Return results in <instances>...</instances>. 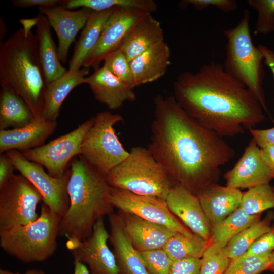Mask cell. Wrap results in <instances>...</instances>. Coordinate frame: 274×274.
<instances>
[{
	"label": "cell",
	"instance_id": "obj_34",
	"mask_svg": "<svg viewBox=\"0 0 274 274\" xmlns=\"http://www.w3.org/2000/svg\"><path fill=\"white\" fill-rule=\"evenodd\" d=\"M274 256V251L265 253L242 255L231 260L224 274H260L267 270Z\"/></svg>",
	"mask_w": 274,
	"mask_h": 274
},
{
	"label": "cell",
	"instance_id": "obj_48",
	"mask_svg": "<svg viewBox=\"0 0 274 274\" xmlns=\"http://www.w3.org/2000/svg\"><path fill=\"white\" fill-rule=\"evenodd\" d=\"M74 274H90L86 265L81 262L74 261Z\"/></svg>",
	"mask_w": 274,
	"mask_h": 274
},
{
	"label": "cell",
	"instance_id": "obj_18",
	"mask_svg": "<svg viewBox=\"0 0 274 274\" xmlns=\"http://www.w3.org/2000/svg\"><path fill=\"white\" fill-rule=\"evenodd\" d=\"M57 124L39 117L22 127L0 130L1 154L13 150L23 153L44 145Z\"/></svg>",
	"mask_w": 274,
	"mask_h": 274
},
{
	"label": "cell",
	"instance_id": "obj_28",
	"mask_svg": "<svg viewBox=\"0 0 274 274\" xmlns=\"http://www.w3.org/2000/svg\"><path fill=\"white\" fill-rule=\"evenodd\" d=\"M35 118L29 107L20 96L6 88H1L0 130L22 127Z\"/></svg>",
	"mask_w": 274,
	"mask_h": 274
},
{
	"label": "cell",
	"instance_id": "obj_19",
	"mask_svg": "<svg viewBox=\"0 0 274 274\" xmlns=\"http://www.w3.org/2000/svg\"><path fill=\"white\" fill-rule=\"evenodd\" d=\"M96 100L110 110L121 108L126 102L136 99L134 89L127 86L102 65L85 78Z\"/></svg>",
	"mask_w": 274,
	"mask_h": 274
},
{
	"label": "cell",
	"instance_id": "obj_29",
	"mask_svg": "<svg viewBox=\"0 0 274 274\" xmlns=\"http://www.w3.org/2000/svg\"><path fill=\"white\" fill-rule=\"evenodd\" d=\"M273 220L274 212L268 211L263 219L255 222L231 239L226 246L229 258L233 260L244 254L256 241L269 230Z\"/></svg>",
	"mask_w": 274,
	"mask_h": 274
},
{
	"label": "cell",
	"instance_id": "obj_22",
	"mask_svg": "<svg viewBox=\"0 0 274 274\" xmlns=\"http://www.w3.org/2000/svg\"><path fill=\"white\" fill-rule=\"evenodd\" d=\"M126 233L139 252L163 249L174 232L165 226L120 212Z\"/></svg>",
	"mask_w": 274,
	"mask_h": 274
},
{
	"label": "cell",
	"instance_id": "obj_14",
	"mask_svg": "<svg viewBox=\"0 0 274 274\" xmlns=\"http://www.w3.org/2000/svg\"><path fill=\"white\" fill-rule=\"evenodd\" d=\"M148 13L136 9L113 8L96 45L86 58L83 67H99L110 54L119 48L130 29Z\"/></svg>",
	"mask_w": 274,
	"mask_h": 274
},
{
	"label": "cell",
	"instance_id": "obj_27",
	"mask_svg": "<svg viewBox=\"0 0 274 274\" xmlns=\"http://www.w3.org/2000/svg\"><path fill=\"white\" fill-rule=\"evenodd\" d=\"M113 9L92 11L76 43L68 70H77L83 67L86 58L96 45L105 24Z\"/></svg>",
	"mask_w": 274,
	"mask_h": 274
},
{
	"label": "cell",
	"instance_id": "obj_36",
	"mask_svg": "<svg viewBox=\"0 0 274 274\" xmlns=\"http://www.w3.org/2000/svg\"><path fill=\"white\" fill-rule=\"evenodd\" d=\"M248 5L257 12L254 36L274 32V0H248Z\"/></svg>",
	"mask_w": 274,
	"mask_h": 274
},
{
	"label": "cell",
	"instance_id": "obj_21",
	"mask_svg": "<svg viewBox=\"0 0 274 274\" xmlns=\"http://www.w3.org/2000/svg\"><path fill=\"white\" fill-rule=\"evenodd\" d=\"M110 242L113 247L119 274H149L139 251L128 237L120 214L109 215Z\"/></svg>",
	"mask_w": 274,
	"mask_h": 274
},
{
	"label": "cell",
	"instance_id": "obj_50",
	"mask_svg": "<svg viewBox=\"0 0 274 274\" xmlns=\"http://www.w3.org/2000/svg\"><path fill=\"white\" fill-rule=\"evenodd\" d=\"M267 270L274 272V256H273V260L271 264H270L269 266L268 267Z\"/></svg>",
	"mask_w": 274,
	"mask_h": 274
},
{
	"label": "cell",
	"instance_id": "obj_47",
	"mask_svg": "<svg viewBox=\"0 0 274 274\" xmlns=\"http://www.w3.org/2000/svg\"><path fill=\"white\" fill-rule=\"evenodd\" d=\"M20 23L23 26L22 28L26 33L31 31V29L37 24L38 18L37 17L30 19H21L19 20Z\"/></svg>",
	"mask_w": 274,
	"mask_h": 274
},
{
	"label": "cell",
	"instance_id": "obj_3",
	"mask_svg": "<svg viewBox=\"0 0 274 274\" xmlns=\"http://www.w3.org/2000/svg\"><path fill=\"white\" fill-rule=\"evenodd\" d=\"M70 169V206L61 218L59 235L84 240L91 235L98 219L113 213L114 207L109 200L111 186L106 176L80 156L73 160Z\"/></svg>",
	"mask_w": 274,
	"mask_h": 274
},
{
	"label": "cell",
	"instance_id": "obj_45",
	"mask_svg": "<svg viewBox=\"0 0 274 274\" xmlns=\"http://www.w3.org/2000/svg\"><path fill=\"white\" fill-rule=\"evenodd\" d=\"M262 158L267 165L271 177L274 179V145L261 148Z\"/></svg>",
	"mask_w": 274,
	"mask_h": 274
},
{
	"label": "cell",
	"instance_id": "obj_26",
	"mask_svg": "<svg viewBox=\"0 0 274 274\" xmlns=\"http://www.w3.org/2000/svg\"><path fill=\"white\" fill-rule=\"evenodd\" d=\"M37 17L35 35L38 56L46 83L48 84L61 77L67 70L61 64L47 18L40 12Z\"/></svg>",
	"mask_w": 274,
	"mask_h": 274
},
{
	"label": "cell",
	"instance_id": "obj_32",
	"mask_svg": "<svg viewBox=\"0 0 274 274\" xmlns=\"http://www.w3.org/2000/svg\"><path fill=\"white\" fill-rule=\"evenodd\" d=\"M60 5L69 10L80 7L93 11H102L120 7L139 9L150 13L155 12L158 7L153 0H66L62 1Z\"/></svg>",
	"mask_w": 274,
	"mask_h": 274
},
{
	"label": "cell",
	"instance_id": "obj_2",
	"mask_svg": "<svg viewBox=\"0 0 274 274\" xmlns=\"http://www.w3.org/2000/svg\"><path fill=\"white\" fill-rule=\"evenodd\" d=\"M173 96L191 118L222 138L243 134L265 119L255 96L219 63L180 73Z\"/></svg>",
	"mask_w": 274,
	"mask_h": 274
},
{
	"label": "cell",
	"instance_id": "obj_24",
	"mask_svg": "<svg viewBox=\"0 0 274 274\" xmlns=\"http://www.w3.org/2000/svg\"><path fill=\"white\" fill-rule=\"evenodd\" d=\"M89 68L68 70L61 77L46 84L43 98L41 117L56 121L62 104L70 93L79 85L84 84Z\"/></svg>",
	"mask_w": 274,
	"mask_h": 274
},
{
	"label": "cell",
	"instance_id": "obj_35",
	"mask_svg": "<svg viewBox=\"0 0 274 274\" xmlns=\"http://www.w3.org/2000/svg\"><path fill=\"white\" fill-rule=\"evenodd\" d=\"M226 246L210 242L201 258L200 274H224L231 261Z\"/></svg>",
	"mask_w": 274,
	"mask_h": 274
},
{
	"label": "cell",
	"instance_id": "obj_11",
	"mask_svg": "<svg viewBox=\"0 0 274 274\" xmlns=\"http://www.w3.org/2000/svg\"><path fill=\"white\" fill-rule=\"evenodd\" d=\"M109 200L120 212L136 215L148 221L166 227L171 231L192 236V232L169 210L165 200L136 194L111 187Z\"/></svg>",
	"mask_w": 274,
	"mask_h": 274
},
{
	"label": "cell",
	"instance_id": "obj_39",
	"mask_svg": "<svg viewBox=\"0 0 274 274\" xmlns=\"http://www.w3.org/2000/svg\"><path fill=\"white\" fill-rule=\"evenodd\" d=\"M189 5H192L198 10L213 7L224 12L234 11L238 8L237 3L235 0H184L179 3L182 8H185Z\"/></svg>",
	"mask_w": 274,
	"mask_h": 274
},
{
	"label": "cell",
	"instance_id": "obj_44",
	"mask_svg": "<svg viewBox=\"0 0 274 274\" xmlns=\"http://www.w3.org/2000/svg\"><path fill=\"white\" fill-rule=\"evenodd\" d=\"M59 0H13L12 4L19 8H27L32 7L38 8H50L61 4Z\"/></svg>",
	"mask_w": 274,
	"mask_h": 274
},
{
	"label": "cell",
	"instance_id": "obj_12",
	"mask_svg": "<svg viewBox=\"0 0 274 274\" xmlns=\"http://www.w3.org/2000/svg\"><path fill=\"white\" fill-rule=\"evenodd\" d=\"M16 170L25 177L41 194L43 203L61 217L70 206L67 185L71 175L67 169L61 177L54 178L41 165L27 160L22 153L13 150L6 152Z\"/></svg>",
	"mask_w": 274,
	"mask_h": 274
},
{
	"label": "cell",
	"instance_id": "obj_37",
	"mask_svg": "<svg viewBox=\"0 0 274 274\" xmlns=\"http://www.w3.org/2000/svg\"><path fill=\"white\" fill-rule=\"evenodd\" d=\"M102 65L127 86L134 89L135 87L130 62L120 49L110 54L104 60Z\"/></svg>",
	"mask_w": 274,
	"mask_h": 274
},
{
	"label": "cell",
	"instance_id": "obj_40",
	"mask_svg": "<svg viewBox=\"0 0 274 274\" xmlns=\"http://www.w3.org/2000/svg\"><path fill=\"white\" fill-rule=\"evenodd\" d=\"M274 251V223L243 255H257Z\"/></svg>",
	"mask_w": 274,
	"mask_h": 274
},
{
	"label": "cell",
	"instance_id": "obj_6",
	"mask_svg": "<svg viewBox=\"0 0 274 274\" xmlns=\"http://www.w3.org/2000/svg\"><path fill=\"white\" fill-rule=\"evenodd\" d=\"M106 178L111 187L164 200L176 183L148 149L142 146L132 148Z\"/></svg>",
	"mask_w": 274,
	"mask_h": 274
},
{
	"label": "cell",
	"instance_id": "obj_30",
	"mask_svg": "<svg viewBox=\"0 0 274 274\" xmlns=\"http://www.w3.org/2000/svg\"><path fill=\"white\" fill-rule=\"evenodd\" d=\"M261 216L249 215L239 207L212 230L210 242L226 246L240 232L261 219Z\"/></svg>",
	"mask_w": 274,
	"mask_h": 274
},
{
	"label": "cell",
	"instance_id": "obj_7",
	"mask_svg": "<svg viewBox=\"0 0 274 274\" xmlns=\"http://www.w3.org/2000/svg\"><path fill=\"white\" fill-rule=\"evenodd\" d=\"M61 218L43 203L35 221L0 233V247L24 263L46 261L57 249Z\"/></svg>",
	"mask_w": 274,
	"mask_h": 274
},
{
	"label": "cell",
	"instance_id": "obj_4",
	"mask_svg": "<svg viewBox=\"0 0 274 274\" xmlns=\"http://www.w3.org/2000/svg\"><path fill=\"white\" fill-rule=\"evenodd\" d=\"M0 85L20 96L36 118L41 117L46 83L36 36L18 29L0 43Z\"/></svg>",
	"mask_w": 274,
	"mask_h": 274
},
{
	"label": "cell",
	"instance_id": "obj_17",
	"mask_svg": "<svg viewBox=\"0 0 274 274\" xmlns=\"http://www.w3.org/2000/svg\"><path fill=\"white\" fill-rule=\"evenodd\" d=\"M165 201L173 214L192 232L210 241L211 229L196 195L176 182Z\"/></svg>",
	"mask_w": 274,
	"mask_h": 274
},
{
	"label": "cell",
	"instance_id": "obj_10",
	"mask_svg": "<svg viewBox=\"0 0 274 274\" xmlns=\"http://www.w3.org/2000/svg\"><path fill=\"white\" fill-rule=\"evenodd\" d=\"M93 122L94 117L70 132L22 153L29 161L42 166L52 177H61L70 162L80 155L83 140Z\"/></svg>",
	"mask_w": 274,
	"mask_h": 274
},
{
	"label": "cell",
	"instance_id": "obj_49",
	"mask_svg": "<svg viewBox=\"0 0 274 274\" xmlns=\"http://www.w3.org/2000/svg\"><path fill=\"white\" fill-rule=\"evenodd\" d=\"M0 274H46L45 272L42 269H29L26 270L24 273H20L18 272H13L7 269H1Z\"/></svg>",
	"mask_w": 274,
	"mask_h": 274
},
{
	"label": "cell",
	"instance_id": "obj_25",
	"mask_svg": "<svg viewBox=\"0 0 274 274\" xmlns=\"http://www.w3.org/2000/svg\"><path fill=\"white\" fill-rule=\"evenodd\" d=\"M164 38L160 22L148 13L132 27L119 49L130 62L152 46L164 41Z\"/></svg>",
	"mask_w": 274,
	"mask_h": 274
},
{
	"label": "cell",
	"instance_id": "obj_23",
	"mask_svg": "<svg viewBox=\"0 0 274 274\" xmlns=\"http://www.w3.org/2000/svg\"><path fill=\"white\" fill-rule=\"evenodd\" d=\"M171 51L165 42L158 43L130 62L135 87L151 83L162 77L170 64Z\"/></svg>",
	"mask_w": 274,
	"mask_h": 274
},
{
	"label": "cell",
	"instance_id": "obj_9",
	"mask_svg": "<svg viewBox=\"0 0 274 274\" xmlns=\"http://www.w3.org/2000/svg\"><path fill=\"white\" fill-rule=\"evenodd\" d=\"M42 197L23 176L14 174L0 188V233L35 221Z\"/></svg>",
	"mask_w": 274,
	"mask_h": 274
},
{
	"label": "cell",
	"instance_id": "obj_15",
	"mask_svg": "<svg viewBox=\"0 0 274 274\" xmlns=\"http://www.w3.org/2000/svg\"><path fill=\"white\" fill-rule=\"evenodd\" d=\"M226 186L239 189L268 184L272 179L261 154V148L251 139L234 167L225 173Z\"/></svg>",
	"mask_w": 274,
	"mask_h": 274
},
{
	"label": "cell",
	"instance_id": "obj_20",
	"mask_svg": "<svg viewBox=\"0 0 274 274\" xmlns=\"http://www.w3.org/2000/svg\"><path fill=\"white\" fill-rule=\"evenodd\" d=\"M211 231L241 206L243 193L239 189L211 184L196 195Z\"/></svg>",
	"mask_w": 274,
	"mask_h": 274
},
{
	"label": "cell",
	"instance_id": "obj_38",
	"mask_svg": "<svg viewBox=\"0 0 274 274\" xmlns=\"http://www.w3.org/2000/svg\"><path fill=\"white\" fill-rule=\"evenodd\" d=\"M140 253L149 274H169L173 261L163 249Z\"/></svg>",
	"mask_w": 274,
	"mask_h": 274
},
{
	"label": "cell",
	"instance_id": "obj_13",
	"mask_svg": "<svg viewBox=\"0 0 274 274\" xmlns=\"http://www.w3.org/2000/svg\"><path fill=\"white\" fill-rule=\"evenodd\" d=\"M109 237L104 218L101 217L89 237L84 240L69 238L65 245L74 261L87 264L90 274H119L114 254L107 244Z\"/></svg>",
	"mask_w": 274,
	"mask_h": 274
},
{
	"label": "cell",
	"instance_id": "obj_33",
	"mask_svg": "<svg viewBox=\"0 0 274 274\" xmlns=\"http://www.w3.org/2000/svg\"><path fill=\"white\" fill-rule=\"evenodd\" d=\"M240 207L251 215L274 208V187L268 183L248 189L243 193Z\"/></svg>",
	"mask_w": 274,
	"mask_h": 274
},
{
	"label": "cell",
	"instance_id": "obj_5",
	"mask_svg": "<svg viewBox=\"0 0 274 274\" xmlns=\"http://www.w3.org/2000/svg\"><path fill=\"white\" fill-rule=\"evenodd\" d=\"M250 11L245 10L238 23L224 29L226 38L225 71L243 84L257 98L266 112L263 83L264 77V55L252 41L250 30Z\"/></svg>",
	"mask_w": 274,
	"mask_h": 274
},
{
	"label": "cell",
	"instance_id": "obj_1",
	"mask_svg": "<svg viewBox=\"0 0 274 274\" xmlns=\"http://www.w3.org/2000/svg\"><path fill=\"white\" fill-rule=\"evenodd\" d=\"M147 148L174 180L195 195L216 183L221 166L235 155L215 132L191 118L173 95H157Z\"/></svg>",
	"mask_w": 274,
	"mask_h": 274
},
{
	"label": "cell",
	"instance_id": "obj_31",
	"mask_svg": "<svg viewBox=\"0 0 274 274\" xmlns=\"http://www.w3.org/2000/svg\"><path fill=\"white\" fill-rule=\"evenodd\" d=\"M210 241L194 234L192 236L176 233L167 242L163 249L174 260L187 258L201 259Z\"/></svg>",
	"mask_w": 274,
	"mask_h": 274
},
{
	"label": "cell",
	"instance_id": "obj_16",
	"mask_svg": "<svg viewBox=\"0 0 274 274\" xmlns=\"http://www.w3.org/2000/svg\"><path fill=\"white\" fill-rule=\"evenodd\" d=\"M38 9L40 13L46 16L50 27L57 35L59 57L61 62L65 63L71 45L78 32L84 28L92 11L86 8L72 10L60 5Z\"/></svg>",
	"mask_w": 274,
	"mask_h": 274
},
{
	"label": "cell",
	"instance_id": "obj_46",
	"mask_svg": "<svg viewBox=\"0 0 274 274\" xmlns=\"http://www.w3.org/2000/svg\"><path fill=\"white\" fill-rule=\"evenodd\" d=\"M258 47L264 55V64L270 70L274 77V51L262 44L259 45Z\"/></svg>",
	"mask_w": 274,
	"mask_h": 274
},
{
	"label": "cell",
	"instance_id": "obj_43",
	"mask_svg": "<svg viewBox=\"0 0 274 274\" xmlns=\"http://www.w3.org/2000/svg\"><path fill=\"white\" fill-rule=\"evenodd\" d=\"M15 167L6 153L0 156V188H2L14 175Z\"/></svg>",
	"mask_w": 274,
	"mask_h": 274
},
{
	"label": "cell",
	"instance_id": "obj_41",
	"mask_svg": "<svg viewBox=\"0 0 274 274\" xmlns=\"http://www.w3.org/2000/svg\"><path fill=\"white\" fill-rule=\"evenodd\" d=\"M201 259L187 258L174 260L169 274H200Z\"/></svg>",
	"mask_w": 274,
	"mask_h": 274
},
{
	"label": "cell",
	"instance_id": "obj_42",
	"mask_svg": "<svg viewBox=\"0 0 274 274\" xmlns=\"http://www.w3.org/2000/svg\"><path fill=\"white\" fill-rule=\"evenodd\" d=\"M256 144L260 148L274 145V127L266 129H257L253 128L249 129Z\"/></svg>",
	"mask_w": 274,
	"mask_h": 274
},
{
	"label": "cell",
	"instance_id": "obj_8",
	"mask_svg": "<svg viewBox=\"0 0 274 274\" xmlns=\"http://www.w3.org/2000/svg\"><path fill=\"white\" fill-rule=\"evenodd\" d=\"M122 121L121 115L109 111L97 113L81 144L79 156L105 176L129 153L123 146L114 129V126Z\"/></svg>",
	"mask_w": 274,
	"mask_h": 274
}]
</instances>
